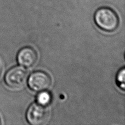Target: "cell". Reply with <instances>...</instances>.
Here are the masks:
<instances>
[{
    "mask_svg": "<svg viewBox=\"0 0 125 125\" xmlns=\"http://www.w3.org/2000/svg\"><path fill=\"white\" fill-rule=\"evenodd\" d=\"M94 21L100 29L107 32L117 30L120 24L119 16L110 8L103 7L98 9L94 15Z\"/></svg>",
    "mask_w": 125,
    "mask_h": 125,
    "instance_id": "obj_1",
    "label": "cell"
},
{
    "mask_svg": "<svg viewBox=\"0 0 125 125\" xmlns=\"http://www.w3.org/2000/svg\"><path fill=\"white\" fill-rule=\"evenodd\" d=\"M28 71L21 66H14L6 73L4 82L7 86L13 89H18L25 84Z\"/></svg>",
    "mask_w": 125,
    "mask_h": 125,
    "instance_id": "obj_2",
    "label": "cell"
},
{
    "mask_svg": "<svg viewBox=\"0 0 125 125\" xmlns=\"http://www.w3.org/2000/svg\"><path fill=\"white\" fill-rule=\"evenodd\" d=\"M28 86L31 90L35 92L46 91L50 87L52 79L47 73L42 70L33 71L28 79Z\"/></svg>",
    "mask_w": 125,
    "mask_h": 125,
    "instance_id": "obj_3",
    "label": "cell"
},
{
    "mask_svg": "<svg viewBox=\"0 0 125 125\" xmlns=\"http://www.w3.org/2000/svg\"><path fill=\"white\" fill-rule=\"evenodd\" d=\"M49 116L48 109L38 103H33L29 107L26 113L27 121L32 125L46 124Z\"/></svg>",
    "mask_w": 125,
    "mask_h": 125,
    "instance_id": "obj_4",
    "label": "cell"
},
{
    "mask_svg": "<svg viewBox=\"0 0 125 125\" xmlns=\"http://www.w3.org/2000/svg\"><path fill=\"white\" fill-rule=\"evenodd\" d=\"M37 53L34 48L29 46L21 48L18 53L17 59L18 64L25 68H29L36 63Z\"/></svg>",
    "mask_w": 125,
    "mask_h": 125,
    "instance_id": "obj_5",
    "label": "cell"
},
{
    "mask_svg": "<svg viewBox=\"0 0 125 125\" xmlns=\"http://www.w3.org/2000/svg\"><path fill=\"white\" fill-rule=\"evenodd\" d=\"M37 103L43 106H47L51 104L52 100V94L46 91L39 92L36 97Z\"/></svg>",
    "mask_w": 125,
    "mask_h": 125,
    "instance_id": "obj_6",
    "label": "cell"
},
{
    "mask_svg": "<svg viewBox=\"0 0 125 125\" xmlns=\"http://www.w3.org/2000/svg\"><path fill=\"white\" fill-rule=\"evenodd\" d=\"M125 68H122L118 71L116 78L117 86L123 91L125 90Z\"/></svg>",
    "mask_w": 125,
    "mask_h": 125,
    "instance_id": "obj_7",
    "label": "cell"
},
{
    "mask_svg": "<svg viewBox=\"0 0 125 125\" xmlns=\"http://www.w3.org/2000/svg\"><path fill=\"white\" fill-rule=\"evenodd\" d=\"M1 72H2V68H1V65L0 64V76H1Z\"/></svg>",
    "mask_w": 125,
    "mask_h": 125,
    "instance_id": "obj_8",
    "label": "cell"
},
{
    "mask_svg": "<svg viewBox=\"0 0 125 125\" xmlns=\"http://www.w3.org/2000/svg\"><path fill=\"white\" fill-rule=\"evenodd\" d=\"M1 124V119H0V125Z\"/></svg>",
    "mask_w": 125,
    "mask_h": 125,
    "instance_id": "obj_9",
    "label": "cell"
}]
</instances>
